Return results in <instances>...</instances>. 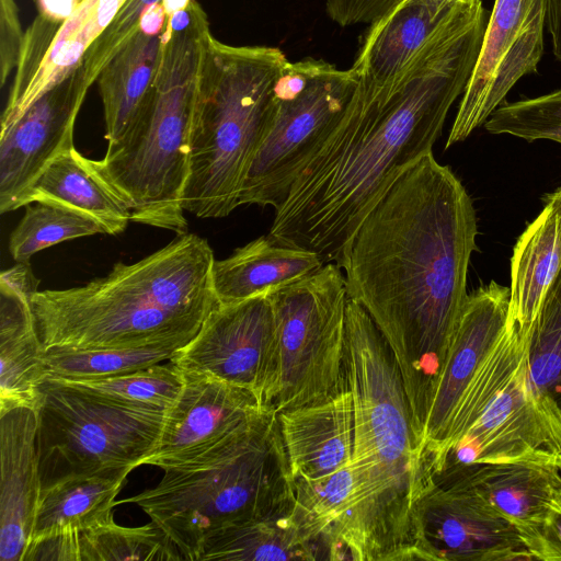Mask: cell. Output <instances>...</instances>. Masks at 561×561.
Masks as SVG:
<instances>
[{
  "mask_svg": "<svg viewBox=\"0 0 561 561\" xmlns=\"http://www.w3.org/2000/svg\"><path fill=\"white\" fill-rule=\"evenodd\" d=\"M477 233L467 190L431 152L370 209L342 267L348 297L368 312L393 353L421 448L468 295Z\"/></svg>",
  "mask_w": 561,
  "mask_h": 561,
  "instance_id": "obj_1",
  "label": "cell"
},
{
  "mask_svg": "<svg viewBox=\"0 0 561 561\" xmlns=\"http://www.w3.org/2000/svg\"><path fill=\"white\" fill-rule=\"evenodd\" d=\"M486 11L474 5L381 85L357 83L340 122L275 209L268 234L343 267L364 218L397 178L433 152L474 67Z\"/></svg>",
  "mask_w": 561,
  "mask_h": 561,
  "instance_id": "obj_2",
  "label": "cell"
},
{
  "mask_svg": "<svg viewBox=\"0 0 561 561\" xmlns=\"http://www.w3.org/2000/svg\"><path fill=\"white\" fill-rule=\"evenodd\" d=\"M214 261L207 240L186 232L83 286L37 290L32 307L43 348L185 346L218 305Z\"/></svg>",
  "mask_w": 561,
  "mask_h": 561,
  "instance_id": "obj_3",
  "label": "cell"
},
{
  "mask_svg": "<svg viewBox=\"0 0 561 561\" xmlns=\"http://www.w3.org/2000/svg\"><path fill=\"white\" fill-rule=\"evenodd\" d=\"M345 366L354 414L351 466L374 561L417 560L414 510L432 477L393 353L368 312L350 297Z\"/></svg>",
  "mask_w": 561,
  "mask_h": 561,
  "instance_id": "obj_4",
  "label": "cell"
},
{
  "mask_svg": "<svg viewBox=\"0 0 561 561\" xmlns=\"http://www.w3.org/2000/svg\"><path fill=\"white\" fill-rule=\"evenodd\" d=\"M199 3L167 19L154 87L126 133L95 164L127 203L131 221L183 234L182 198L203 61L211 39Z\"/></svg>",
  "mask_w": 561,
  "mask_h": 561,
  "instance_id": "obj_5",
  "label": "cell"
},
{
  "mask_svg": "<svg viewBox=\"0 0 561 561\" xmlns=\"http://www.w3.org/2000/svg\"><path fill=\"white\" fill-rule=\"evenodd\" d=\"M289 60L276 47L232 46L211 37L199 77L182 204L198 218H221L239 205L242 184Z\"/></svg>",
  "mask_w": 561,
  "mask_h": 561,
  "instance_id": "obj_6",
  "label": "cell"
},
{
  "mask_svg": "<svg viewBox=\"0 0 561 561\" xmlns=\"http://www.w3.org/2000/svg\"><path fill=\"white\" fill-rule=\"evenodd\" d=\"M123 503L142 508L190 561L213 533L291 510L295 493L277 413L268 409L198 465L164 470L156 486L115 506Z\"/></svg>",
  "mask_w": 561,
  "mask_h": 561,
  "instance_id": "obj_7",
  "label": "cell"
},
{
  "mask_svg": "<svg viewBox=\"0 0 561 561\" xmlns=\"http://www.w3.org/2000/svg\"><path fill=\"white\" fill-rule=\"evenodd\" d=\"M38 392L42 490L72 476L144 465L156 447L167 412L118 403L49 377Z\"/></svg>",
  "mask_w": 561,
  "mask_h": 561,
  "instance_id": "obj_8",
  "label": "cell"
},
{
  "mask_svg": "<svg viewBox=\"0 0 561 561\" xmlns=\"http://www.w3.org/2000/svg\"><path fill=\"white\" fill-rule=\"evenodd\" d=\"M358 79L316 58L288 61L273 90L270 121L245 174L239 205L277 209L340 122Z\"/></svg>",
  "mask_w": 561,
  "mask_h": 561,
  "instance_id": "obj_9",
  "label": "cell"
},
{
  "mask_svg": "<svg viewBox=\"0 0 561 561\" xmlns=\"http://www.w3.org/2000/svg\"><path fill=\"white\" fill-rule=\"evenodd\" d=\"M268 297L277 348V377L268 408L279 413L345 390L348 295L342 267L327 263Z\"/></svg>",
  "mask_w": 561,
  "mask_h": 561,
  "instance_id": "obj_10",
  "label": "cell"
},
{
  "mask_svg": "<svg viewBox=\"0 0 561 561\" xmlns=\"http://www.w3.org/2000/svg\"><path fill=\"white\" fill-rule=\"evenodd\" d=\"M496 462L561 469V409L534 385L528 346L491 392L468 432L450 448L442 471Z\"/></svg>",
  "mask_w": 561,
  "mask_h": 561,
  "instance_id": "obj_11",
  "label": "cell"
},
{
  "mask_svg": "<svg viewBox=\"0 0 561 561\" xmlns=\"http://www.w3.org/2000/svg\"><path fill=\"white\" fill-rule=\"evenodd\" d=\"M547 0H495L445 149L466 140L543 55Z\"/></svg>",
  "mask_w": 561,
  "mask_h": 561,
  "instance_id": "obj_12",
  "label": "cell"
},
{
  "mask_svg": "<svg viewBox=\"0 0 561 561\" xmlns=\"http://www.w3.org/2000/svg\"><path fill=\"white\" fill-rule=\"evenodd\" d=\"M414 545L425 561H533L516 528L447 473L434 476L416 503Z\"/></svg>",
  "mask_w": 561,
  "mask_h": 561,
  "instance_id": "obj_13",
  "label": "cell"
},
{
  "mask_svg": "<svg viewBox=\"0 0 561 561\" xmlns=\"http://www.w3.org/2000/svg\"><path fill=\"white\" fill-rule=\"evenodd\" d=\"M254 393L268 408L277 377L275 320L268 294L217 305L198 333L170 359Z\"/></svg>",
  "mask_w": 561,
  "mask_h": 561,
  "instance_id": "obj_14",
  "label": "cell"
},
{
  "mask_svg": "<svg viewBox=\"0 0 561 561\" xmlns=\"http://www.w3.org/2000/svg\"><path fill=\"white\" fill-rule=\"evenodd\" d=\"M183 373V387L165 412L154 449L144 461L163 471L199 463L270 409L247 389L208 375Z\"/></svg>",
  "mask_w": 561,
  "mask_h": 561,
  "instance_id": "obj_15",
  "label": "cell"
},
{
  "mask_svg": "<svg viewBox=\"0 0 561 561\" xmlns=\"http://www.w3.org/2000/svg\"><path fill=\"white\" fill-rule=\"evenodd\" d=\"M91 83L81 62L0 131V213L20 199L44 168L75 147L73 126Z\"/></svg>",
  "mask_w": 561,
  "mask_h": 561,
  "instance_id": "obj_16",
  "label": "cell"
},
{
  "mask_svg": "<svg viewBox=\"0 0 561 561\" xmlns=\"http://www.w3.org/2000/svg\"><path fill=\"white\" fill-rule=\"evenodd\" d=\"M511 289L491 280L467 295L426 420L422 451L433 477L458 407L501 339Z\"/></svg>",
  "mask_w": 561,
  "mask_h": 561,
  "instance_id": "obj_17",
  "label": "cell"
},
{
  "mask_svg": "<svg viewBox=\"0 0 561 561\" xmlns=\"http://www.w3.org/2000/svg\"><path fill=\"white\" fill-rule=\"evenodd\" d=\"M126 0H81L59 25L38 15L25 34L1 129L70 75Z\"/></svg>",
  "mask_w": 561,
  "mask_h": 561,
  "instance_id": "obj_18",
  "label": "cell"
},
{
  "mask_svg": "<svg viewBox=\"0 0 561 561\" xmlns=\"http://www.w3.org/2000/svg\"><path fill=\"white\" fill-rule=\"evenodd\" d=\"M38 284L28 262H16L0 274V412L36 409L47 377L32 307Z\"/></svg>",
  "mask_w": 561,
  "mask_h": 561,
  "instance_id": "obj_19",
  "label": "cell"
},
{
  "mask_svg": "<svg viewBox=\"0 0 561 561\" xmlns=\"http://www.w3.org/2000/svg\"><path fill=\"white\" fill-rule=\"evenodd\" d=\"M0 560L22 561L42 491L35 409L0 412Z\"/></svg>",
  "mask_w": 561,
  "mask_h": 561,
  "instance_id": "obj_20",
  "label": "cell"
},
{
  "mask_svg": "<svg viewBox=\"0 0 561 561\" xmlns=\"http://www.w3.org/2000/svg\"><path fill=\"white\" fill-rule=\"evenodd\" d=\"M291 479L316 480L351 463L354 414L348 387L317 403L277 413Z\"/></svg>",
  "mask_w": 561,
  "mask_h": 561,
  "instance_id": "obj_21",
  "label": "cell"
},
{
  "mask_svg": "<svg viewBox=\"0 0 561 561\" xmlns=\"http://www.w3.org/2000/svg\"><path fill=\"white\" fill-rule=\"evenodd\" d=\"M474 4L447 0H402L370 24L352 67L358 82L366 85L383 84L436 33Z\"/></svg>",
  "mask_w": 561,
  "mask_h": 561,
  "instance_id": "obj_22",
  "label": "cell"
},
{
  "mask_svg": "<svg viewBox=\"0 0 561 561\" xmlns=\"http://www.w3.org/2000/svg\"><path fill=\"white\" fill-rule=\"evenodd\" d=\"M293 486L296 506L331 560L374 561L351 463L320 479H293Z\"/></svg>",
  "mask_w": 561,
  "mask_h": 561,
  "instance_id": "obj_23",
  "label": "cell"
},
{
  "mask_svg": "<svg viewBox=\"0 0 561 561\" xmlns=\"http://www.w3.org/2000/svg\"><path fill=\"white\" fill-rule=\"evenodd\" d=\"M447 473L474 491L518 531L523 542L540 525L561 480V469L531 462L448 467Z\"/></svg>",
  "mask_w": 561,
  "mask_h": 561,
  "instance_id": "obj_24",
  "label": "cell"
},
{
  "mask_svg": "<svg viewBox=\"0 0 561 561\" xmlns=\"http://www.w3.org/2000/svg\"><path fill=\"white\" fill-rule=\"evenodd\" d=\"M45 203L78 211L102 226L107 234L125 231L131 213L104 179L95 160L71 147L55 157L20 199V207Z\"/></svg>",
  "mask_w": 561,
  "mask_h": 561,
  "instance_id": "obj_25",
  "label": "cell"
},
{
  "mask_svg": "<svg viewBox=\"0 0 561 561\" xmlns=\"http://www.w3.org/2000/svg\"><path fill=\"white\" fill-rule=\"evenodd\" d=\"M331 560L324 541L296 506L221 528L206 538L196 561Z\"/></svg>",
  "mask_w": 561,
  "mask_h": 561,
  "instance_id": "obj_26",
  "label": "cell"
},
{
  "mask_svg": "<svg viewBox=\"0 0 561 561\" xmlns=\"http://www.w3.org/2000/svg\"><path fill=\"white\" fill-rule=\"evenodd\" d=\"M323 265L316 252L283 244L267 233L214 261L213 291L219 305H233L289 285Z\"/></svg>",
  "mask_w": 561,
  "mask_h": 561,
  "instance_id": "obj_27",
  "label": "cell"
},
{
  "mask_svg": "<svg viewBox=\"0 0 561 561\" xmlns=\"http://www.w3.org/2000/svg\"><path fill=\"white\" fill-rule=\"evenodd\" d=\"M517 239L511 259L508 318L530 328L542 299L561 270V187Z\"/></svg>",
  "mask_w": 561,
  "mask_h": 561,
  "instance_id": "obj_28",
  "label": "cell"
},
{
  "mask_svg": "<svg viewBox=\"0 0 561 561\" xmlns=\"http://www.w3.org/2000/svg\"><path fill=\"white\" fill-rule=\"evenodd\" d=\"M162 50L163 32L151 35L139 28L98 77L108 142L126 133L150 95Z\"/></svg>",
  "mask_w": 561,
  "mask_h": 561,
  "instance_id": "obj_29",
  "label": "cell"
},
{
  "mask_svg": "<svg viewBox=\"0 0 561 561\" xmlns=\"http://www.w3.org/2000/svg\"><path fill=\"white\" fill-rule=\"evenodd\" d=\"M131 470L72 476L42 490L30 543L55 533L83 531L112 520L116 496Z\"/></svg>",
  "mask_w": 561,
  "mask_h": 561,
  "instance_id": "obj_30",
  "label": "cell"
},
{
  "mask_svg": "<svg viewBox=\"0 0 561 561\" xmlns=\"http://www.w3.org/2000/svg\"><path fill=\"white\" fill-rule=\"evenodd\" d=\"M182 347L168 343L137 348L49 347L44 350L43 358L47 377L99 379L133 373L170 360Z\"/></svg>",
  "mask_w": 561,
  "mask_h": 561,
  "instance_id": "obj_31",
  "label": "cell"
},
{
  "mask_svg": "<svg viewBox=\"0 0 561 561\" xmlns=\"http://www.w3.org/2000/svg\"><path fill=\"white\" fill-rule=\"evenodd\" d=\"M186 560L168 533L156 522L140 527L110 520L81 533V561Z\"/></svg>",
  "mask_w": 561,
  "mask_h": 561,
  "instance_id": "obj_32",
  "label": "cell"
},
{
  "mask_svg": "<svg viewBox=\"0 0 561 561\" xmlns=\"http://www.w3.org/2000/svg\"><path fill=\"white\" fill-rule=\"evenodd\" d=\"M51 378V377H49ZM58 381L118 403L168 410L176 400L184 373L172 360L133 373L99 379H59Z\"/></svg>",
  "mask_w": 561,
  "mask_h": 561,
  "instance_id": "obj_33",
  "label": "cell"
},
{
  "mask_svg": "<svg viewBox=\"0 0 561 561\" xmlns=\"http://www.w3.org/2000/svg\"><path fill=\"white\" fill-rule=\"evenodd\" d=\"M36 204L25 206L22 219L10 234L9 252L15 262H28L35 253L64 241L105 233L100 224L78 211Z\"/></svg>",
  "mask_w": 561,
  "mask_h": 561,
  "instance_id": "obj_34",
  "label": "cell"
},
{
  "mask_svg": "<svg viewBox=\"0 0 561 561\" xmlns=\"http://www.w3.org/2000/svg\"><path fill=\"white\" fill-rule=\"evenodd\" d=\"M528 359L534 385L561 409V270L529 328Z\"/></svg>",
  "mask_w": 561,
  "mask_h": 561,
  "instance_id": "obj_35",
  "label": "cell"
},
{
  "mask_svg": "<svg viewBox=\"0 0 561 561\" xmlns=\"http://www.w3.org/2000/svg\"><path fill=\"white\" fill-rule=\"evenodd\" d=\"M483 126L492 135L561 144V89L519 101H504Z\"/></svg>",
  "mask_w": 561,
  "mask_h": 561,
  "instance_id": "obj_36",
  "label": "cell"
},
{
  "mask_svg": "<svg viewBox=\"0 0 561 561\" xmlns=\"http://www.w3.org/2000/svg\"><path fill=\"white\" fill-rule=\"evenodd\" d=\"M161 0H126L104 32L85 51L82 64L91 85L111 59L139 31L147 9Z\"/></svg>",
  "mask_w": 561,
  "mask_h": 561,
  "instance_id": "obj_37",
  "label": "cell"
},
{
  "mask_svg": "<svg viewBox=\"0 0 561 561\" xmlns=\"http://www.w3.org/2000/svg\"><path fill=\"white\" fill-rule=\"evenodd\" d=\"M533 560L561 561V480L540 525L524 540Z\"/></svg>",
  "mask_w": 561,
  "mask_h": 561,
  "instance_id": "obj_38",
  "label": "cell"
},
{
  "mask_svg": "<svg viewBox=\"0 0 561 561\" xmlns=\"http://www.w3.org/2000/svg\"><path fill=\"white\" fill-rule=\"evenodd\" d=\"M15 0H0V81L4 87L9 75L18 66L24 44Z\"/></svg>",
  "mask_w": 561,
  "mask_h": 561,
  "instance_id": "obj_39",
  "label": "cell"
},
{
  "mask_svg": "<svg viewBox=\"0 0 561 561\" xmlns=\"http://www.w3.org/2000/svg\"><path fill=\"white\" fill-rule=\"evenodd\" d=\"M402 0H327L325 11L340 26L373 24Z\"/></svg>",
  "mask_w": 561,
  "mask_h": 561,
  "instance_id": "obj_40",
  "label": "cell"
},
{
  "mask_svg": "<svg viewBox=\"0 0 561 561\" xmlns=\"http://www.w3.org/2000/svg\"><path fill=\"white\" fill-rule=\"evenodd\" d=\"M81 533L64 530L34 540L22 561H81Z\"/></svg>",
  "mask_w": 561,
  "mask_h": 561,
  "instance_id": "obj_41",
  "label": "cell"
},
{
  "mask_svg": "<svg viewBox=\"0 0 561 561\" xmlns=\"http://www.w3.org/2000/svg\"><path fill=\"white\" fill-rule=\"evenodd\" d=\"M81 0H37L41 16L61 24Z\"/></svg>",
  "mask_w": 561,
  "mask_h": 561,
  "instance_id": "obj_42",
  "label": "cell"
},
{
  "mask_svg": "<svg viewBox=\"0 0 561 561\" xmlns=\"http://www.w3.org/2000/svg\"><path fill=\"white\" fill-rule=\"evenodd\" d=\"M547 27L552 53L561 64V0H547Z\"/></svg>",
  "mask_w": 561,
  "mask_h": 561,
  "instance_id": "obj_43",
  "label": "cell"
},
{
  "mask_svg": "<svg viewBox=\"0 0 561 561\" xmlns=\"http://www.w3.org/2000/svg\"><path fill=\"white\" fill-rule=\"evenodd\" d=\"M167 23V15L160 2L152 4L141 18L140 30L147 34H160Z\"/></svg>",
  "mask_w": 561,
  "mask_h": 561,
  "instance_id": "obj_44",
  "label": "cell"
},
{
  "mask_svg": "<svg viewBox=\"0 0 561 561\" xmlns=\"http://www.w3.org/2000/svg\"><path fill=\"white\" fill-rule=\"evenodd\" d=\"M191 0H161L167 18L172 16L175 12L185 9Z\"/></svg>",
  "mask_w": 561,
  "mask_h": 561,
  "instance_id": "obj_45",
  "label": "cell"
},
{
  "mask_svg": "<svg viewBox=\"0 0 561 561\" xmlns=\"http://www.w3.org/2000/svg\"><path fill=\"white\" fill-rule=\"evenodd\" d=\"M447 1H451V2H468V3L482 2V0H447Z\"/></svg>",
  "mask_w": 561,
  "mask_h": 561,
  "instance_id": "obj_46",
  "label": "cell"
}]
</instances>
